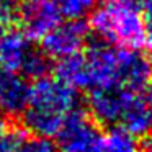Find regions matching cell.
Instances as JSON below:
<instances>
[{
  "label": "cell",
  "instance_id": "obj_5",
  "mask_svg": "<svg viewBox=\"0 0 152 152\" xmlns=\"http://www.w3.org/2000/svg\"><path fill=\"white\" fill-rule=\"evenodd\" d=\"M88 38V26L83 20H67L57 23L43 38V53L48 57L64 59L67 56L80 53Z\"/></svg>",
  "mask_w": 152,
  "mask_h": 152
},
{
  "label": "cell",
  "instance_id": "obj_6",
  "mask_svg": "<svg viewBox=\"0 0 152 152\" xmlns=\"http://www.w3.org/2000/svg\"><path fill=\"white\" fill-rule=\"evenodd\" d=\"M18 20L28 39H43L61 21V15L51 0H25L18 10Z\"/></svg>",
  "mask_w": 152,
  "mask_h": 152
},
{
  "label": "cell",
  "instance_id": "obj_24",
  "mask_svg": "<svg viewBox=\"0 0 152 152\" xmlns=\"http://www.w3.org/2000/svg\"><path fill=\"white\" fill-rule=\"evenodd\" d=\"M149 64H151V69H152V57H151V61H149Z\"/></svg>",
  "mask_w": 152,
  "mask_h": 152
},
{
  "label": "cell",
  "instance_id": "obj_10",
  "mask_svg": "<svg viewBox=\"0 0 152 152\" xmlns=\"http://www.w3.org/2000/svg\"><path fill=\"white\" fill-rule=\"evenodd\" d=\"M30 51V39L21 31L8 28L7 31L0 33V69L20 72Z\"/></svg>",
  "mask_w": 152,
  "mask_h": 152
},
{
  "label": "cell",
  "instance_id": "obj_13",
  "mask_svg": "<svg viewBox=\"0 0 152 152\" xmlns=\"http://www.w3.org/2000/svg\"><path fill=\"white\" fill-rule=\"evenodd\" d=\"M137 137L123 129L121 126L111 128L103 139V152H139Z\"/></svg>",
  "mask_w": 152,
  "mask_h": 152
},
{
  "label": "cell",
  "instance_id": "obj_23",
  "mask_svg": "<svg viewBox=\"0 0 152 152\" xmlns=\"http://www.w3.org/2000/svg\"><path fill=\"white\" fill-rule=\"evenodd\" d=\"M139 152H152V137H147V142L144 144V147Z\"/></svg>",
  "mask_w": 152,
  "mask_h": 152
},
{
  "label": "cell",
  "instance_id": "obj_21",
  "mask_svg": "<svg viewBox=\"0 0 152 152\" xmlns=\"http://www.w3.org/2000/svg\"><path fill=\"white\" fill-rule=\"evenodd\" d=\"M119 2H126V4H131V5H136V7H139V5H151L152 0H119Z\"/></svg>",
  "mask_w": 152,
  "mask_h": 152
},
{
  "label": "cell",
  "instance_id": "obj_7",
  "mask_svg": "<svg viewBox=\"0 0 152 152\" xmlns=\"http://www.w3.org/2000/svg\"><path fill=\"white\" fill-rule=\"evenodd\" d=\"M134 95L136 92L121 88V87L95 88L88 100L92 116L95 118V121L103 123V124H119V119H121L126 106L129 105Z\"/></svg>",
  "mask_w": 152,
  "mask_h": 152
},
{
  "label": "cell",
  "instance_id": "obj_22",
  "mask_svg": "<svg viewBox=\"0 0 152 152\" xmlns=\"http://www.w3.org/2000/svg\"><path fill=\"white\" fill-rule=\"evenodd\" d=\"M5 132H7V121H5L4 115L0 113V136L5 134Z\"/></svg>",
  "mask_w": 152,
  "mask_h": 152
},
{
  "label": "cell",
  "instance_id": "obj_20",
  "mask_svg": "<svg viewBox=\"0 0 152 152\" xmlns=\"http://www.w3.org/2000/svg\"><path fill=\"white\" fill-rule=\"evenodd\" d=\"M141 92H142V96H141V98L152 108V80H149V82L145 83L144 87H142Z\"/></svg>",
  "mask_w": 152,
  "mask_h": 152
},
{
  "label": "cell",
  "instance_id": "obj_18",
  "mask_svg": "<svg viewBox=\"0 0 152 152\" xmlns=\"http://www.w3.org/2000/svg\"><path fill=\"white\" fill-rule=\"evenodd\" d=\"M15 18V8L8 0H0V33L10 28Z\"/></svg>",
  "mask_w": 152,
  "mask_h": 152
},
{
  "label": "cell",
  "instance_id": "obj_1",
  "mask_svg": "<svg viewBox=\"0 0 152 152\" xmlns=\"http://www.w3.org/2000/svg\"><path fill=\"white\" fill-rule=\"evenodd\" d=\"M79 93L57 77H41L30 85L28 105L23 111V121L30 132L53 137L62 126L70 111L79 108Z\"/></svg>",
  "mask_w": 152,
  "mask_h": 152
},
{
  "label": "cell",
  "instance_id": "obj_14",
  "mask_svg": "<svg viewBox=\"0 0 152 152\" xmlns=\"http://www.w3.org/2000/svg\"><path fill=\"white\" fill-rule=\"evenodd\" d=\"M61 17L67 20H83L96 7V0H51Z\"/></svg>",
  "mask_w": 152,
  "mask_h": 152
},
{
  "label": "cell",
  "instance_id": "obj_11",
  "mask_svg": "<svg viewBox=\"0 0 152 152\" xmlns=\"http://www.w3.org/2000/svg\"><path fill=\"white\" fill-rule=\"evenodd\" d=\"M119 126L136 137H152V108L134 95L119 119Z\"/></svg>",
  "mask_w": 152,
  "mask_h": 152
},
{
  "label": "cell",
  "instance_id": "obj_2",
  "mask_svg": "<svg viewBox=\"0 0 152 152\" xmlns=\"http://www.w3.org/2000/svg\"><path fill=\"white\" fill-rule=\"evenodd\" d=\"M90 28L108 44L137 49L144 44L142 13L136 5L110 0L90 13Z\"/></svg>",
  "mask_w": 152,
  "mask_h": 152
},
{
  "label": "cell",
  "instance_id": "obj_8",
  "mask_svg": "<svg viewBox=\"0 0 152 152\" xmlns=\"http://www.w3.org/2000/svg\"><path fill=\"white\" fill-rule=\"evenodd\" d=\"M30 96L26 77L17 70L0 69V113L4 116H18L25 111Z\"/></svg>",
  "mask_w": 152,
  "mask_h": 152
},
{
  "label": "cell",
  "instance_id": "obj_12",
  "mask_svg": "<svg viewBox=\"0 0 152 152\" xmlns=\"http://www.w3.org/2000/svg\"><path fill=\"white\" fill-rule=\"evenodd\" d=\"M56 77L72 88H88V74L83 54L77 53L59 59L56 66Z\"/></svg>",
  "mask_w": 152,
  "mask_h": 152
},
{
  "label": "cell",
  "instance_id": "obj_16",
  "mask_svg": "<svg viewBox=\"0 0 152 152\" xmlns=\"http://www.w3.org/2000/svg\"><path fill=\"white\" fill-rule=\"evenodd\" d=\"M20 152H59L57 145L51 141V137L44 136H26L23 134L20 141Z\"/></svg>",
  "mask_w": 152,
  "mask_h": 152
},
{
  "label": "cell",
  "instance_id": "obj_9",
  "mask_svg": "<svg viewBox=\"0 0 152 152\" xmlns=\"http://www.w3.org/2000/svg\"><path fill=\"white\" fill-rule=\"evenodd\" d=\"M119 62V87L131 92H141L142 87L151 80L152 69L149 61L131 48H119L118 49Z\"/></svg>",
  "mask_w": 152,
  "mask_h": 152
},
{
  "label": "cell",
  "instance_id": "obj_15",
  "mask_svg": "<svg viewBox=\"0 0 152 152\" xmlns=\"http://www.w3.org/2000/svg\"><path fill=\"white\" fill-rule=\"evenodd\" d=\"M49 57L43 53V49H33L31 48L30 54L26 56L23 66L20 69V74L25 77H30V79H41V77L48 75V70H49Z\"/></svg>",
  "mask_w": 152,
  "mask_h": 152
},
{
  "label": "cell",
  "instance_id": "obj_4",
  "mask_svg": "<svg viewBox=\"0 0 152 152\" xmlns=\"http://www.w3.org/2000/svg\"><path fill=\"white\" fill-rule=\"evenodd\" d=\"M88 74V88H113L119 87L118 49L108 43H95L83 54Z\"/></svg>",
  "mask_w": 152,
  "mask_h": 152
},
{
  "label": "cell",
  "instance_id": "obj_3",
  "mask_svg": "<svg viewBox=\"0 0 152 152\" xmlns=\"http://www.w3.org/2000/svg\"><path fill=\"white\" fill-rule=\"evenodd\" d=\"M56 136L59 152H103L105 134L98 124L79 108L66 116Z\"/></svg>",
  "mask_w": 152,
  "mask_h": 152
},
{
  "label": "cell",
  "instance_id": "obj_17",
  "mask_svg": "<svg viewBox=\"0 0 152 152\" xmlns=\"http://www.w3.org/2000/svg\"><path fill=\"white\" fill-rule=\"evenodd\" d=\"M23 131H12L0 136V152H20V141Z\"/></svg>",
  "mask_w": 152,
  "mask_h": 152
},
{
  "label": "cell",
  "instance_id": "obj_19",
  "mask_svg": "<svg viewBox=\"0 0 152 152\" xmlns=\"http://www.w3.org/2000/svg\"><path fill=\"white\" fill-rule=\"evenodd\" d=\"M142 23H144V43L152 49V4L145 8V13L142 15Z\"/></svg>",
  "mask_w": 152,
  "mask_h": 152
}]
</instances>
